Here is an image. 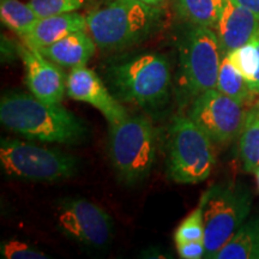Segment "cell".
I'll use <instances>...</instances> for the list:
<instances>
[{
	"mask_svg": "<svg viewBox=\"0 0 259 259\" xmlns=\"http://www.w3.org/2000/svg\"><path fill=\"white\" fill-rule=\"evenodd\" d=\"M0 121L10 131L47 143L76 144L88 136L85 124L60 102L42 101L19 90L3 94Z\"/></svg>",
	"mask_w": 259,
	"mask_h": 259,
	"instance_id": "6da1fadb",
	"label": "cell"
},
{
	"mask_svg": "<svg viewBox=\"0 0 259 259\" xmlns=\"http://www.w3.org/2000/svg\"><path fill=\"white\" fill-rule=\"evenodd\" d=\"M158 6L141 0H103L87 16L88 32L97 48L119 51L141 44L158 29Z\"/></svg>",
	"mask_w": 259,
	"mask_h": 259,
	"instance_id": "7a4b0ae2",
	"label": "cell"
},
{
	"mask_svg": "<svg viewBox=\"0 0 259 259\" xmlns=\"http://www.w3.org/2000/svg\"><path fill=\"white\" fill-rule=\"evenodd\" d=\"M106 78L120 102L153 111L169 99L170 64L163 54L145 53L118 61L107 69Z\"/></svg>",
	"mask_w": 259,
	"mask_h": 259,
	"instance_id": "3957f363",
	"label": "cell"
},
{
	"mask_svg": "<svg viewBox=\"0 0 259 259\" xmlns=\"http://www.w3.org/2000/svg\"><path fill=\"white\" fill-rule=\"evenodd\" d=\"M108 153L119 179L128 185L142 183L156 158V128L143 116H127L118 124H109Z\"/></svg>",
	"mask_w": 259,
	"mask_h": 259,
	"instance_id": "277c9868",
	"label": "cell"
},
{
	"mask_svg": "<svg viewBox=\"0 0 259 259\" xmlns=\"http://www.w3.org/2000/svg\"><path fill=\"white\" fill-rule=\"evenodd\" d=\"M222 57L213 29L187 23L179 41L178 88L184 99H196L216 88Z\"/></svg>",
	"mask_w": 259,
	"mask_h": 259,
	"instance_id": "5b68a950",
	"label": "cell"
},
{
	"mask_svg": "<svg viewBox=\"0 0 259 259\" xmlns=\"http://www.w3.org/2000/svg\"><path fill=\"white\" fill-rule=\"evenodd\" d=\"M213 142L190 116H174L169 127L167 173L178 184L205 181L215 166Z\"/></svg>",
	"mask_w": 259,
	"mask_h": 259,
	"instance_id": "8992f818",
	"label": "cell"
},
{
	"mask_svg": "<svg viewBox=\"0 0 259 259\" xmlns=\"http://www.w3.org/2000/svg\"><path fill=\"white\" fill-rule=\"evenodd\" d=\"M203 203L205 257L215 258L250 215L252 194L239 184H218L206 190Z\"/></svg>",
	"mask_w": 259,
	"mask_h": 259,
	"instance_id": "52a82bcc",
	"label": "cell"
},
{
	"mask_svg": "<svg viewBox=\"0 0 259 259\" xmlns=\"http://www.w3.org/2000/svg\"><path fill=\"white\" fill-rule=\"evenodd\" d=\"M0 164L9 177L29 181L65 180L78 169L72 155L11 138L0 142Z\"/></svg>",
	"mask_w": 259,
	"mask_h": 259,
	"instance_id": "ba28073f",
	"label": "cell"
},
{
	"mask_svg": "<svg viewBox=\"0 0 259 259\" xmlns=\"http://www.w3.org/2000/svg\"><path fill=\"white\" fill-rule=\"evenodd\" d=\"M57 223L67 238L97 250L107 247L114 234L111 215L83 198L63 200L57 208Z\"/></svg>",
	"mask_w": 259,
	"mask_h": 259,
	"instance_id": "9c48e42d",
	"label": "cell"
},
{
	"mask_svg": "<svg viewBox=\"0 0 259 259\" xmlns=\"http://www.w3.org/2000/svg\"><path fill=\"white\" fill-rule=\"evenodd\" d=\"M231 97L210 89L197 96L189 116L216 144H228L240 136L247 111Z\"/></svg>",
	"mask_w": 259,
	"mask_h": 259,
	"instance_id": "30bf717a",
	"label": "cell"
},
{
	"mask_svg": "<svg viewBox=\"0 0 259 259\" xmlns=\"http://www.w3.org/2000/svg\"><path fill=\"white\" fill-rule=\"evenodd\" d=\"M66 94L76 101L88 103L105 116L109 124H118L127 118V113L95 71L84 65L74 67L67 76Z\"/></svg>",
	"mask_w": 259,
	"mask_h": 259,
	"instance_id": "8fae6325",
	"label": "cell"
},
{
	"mask_svg": "<svg viewBox=\"0 0 259 259\" xmlns=\"http://www.w3.org/2000/svg\"><path fill=\"white\" fill-rule=\"evenodd\" d=\"M18 57L23 63L29 92L42 101L59 103L66 93L67 80L59 65L25 44L18 45Z\"/></svg>",
	"mask_w": 259,
	"mask_h": 259,
	"instance_id": "7c38bea8",
	"label": "cell"
},
{
	"mask_svg": "<svg viewBox=\"0 0 259 259\" xmlns=\"http://www.w3.org/2000/svg\"><path fill=\"white\" fill-rule=\"evenodd\" d=\"M258 28L259 18L253 12L234 0H227L213 30L218 35L223 54H228L247 44Z\"/></svg>",
	"mask_w": 259,
	"mask_h": 259,
	"instance_id": "4fadbf2b",
	"label": "cell"
},
{
	"mask_svg": "<svg viewBox=\"0 0 259 259\" xmlns=\"http://www.w3.org/2000/svg\"><path fill=\"white\" fill-rule=\"evenodd\" d=\"M82 30L88 31L87 16L80 15L77 11L67 12L41 17L22 40L27 46L40 50L56 44L72 32Z\"/></svg>",
	"mask_w": 259,
	"mask_h": 259,
	"instance_id": "5bb4252c",
	"label": "cell"
},
{
	"mask_svg": "<svg viewBox=\"0 0 259 259\" xmlns=\"http://www.w3.org/2000/svg\"><path fill=\"white\" fill-rule=\"evenodd\" d=\"M96 44L87 30L67 35L56 44L40 48L41 54L63 67L84 66L96 52ZM36 50V48H35Z\"/></svg>",
	"mask_w": 259,
	"mask_h": 259,
	"instance_id": "9a60e30c",
	"label": "cell"
},
{
	"mask_svg": "<svg viewBox=\"0 0 259 259\" xmlns=\"http://www.w3.org/2000/svg\"><path fill=\"white\" fill-rule=\"evenodd\" d=\"M259 258V218L245 221L213 259Z\"/></svg>",
	"mask_w": 259,
	"mask_h": 259,
	"instance_id": "2e32d148",
	"label": "cell"
},
{
	"mask_svg": "<svg viewBox=\"0 0 259 259\" xmlns=\"http://www.w3.org/2000/svg\"><path fill=\"white\" fill-rule=\"evenodd\" d=\"M227 0H176L177 14L186 23L213 29Z\"/></svg>",
	"mask_w": 259,
	"mask_h": 259,
	"instance_id": "e0dca14e",
	"label": "cell"
},
{
	"mask_svg": "<svg viewBox=\"0 0 259 259\" xmlns=\"http://www.w3.org/2000/svg\"><path fill=\"white\" fill-rule=\"evenodd\" d=\"M216 89L244 107L251 105L255 99L247 80L227 54L222 57Z\"/></svg>",
	"mask_w": 259,
	"mask_h": 259,
	"instance_id": "ac0fdd59",
	"label": "cell"
},
{
	"mask_svg": "<svg viewBox=\"0 0 259 259\" xmlns=\"http://www.w3.org/2000/svg\"><path fill=\"white\" fill-rule=\"evenodd\" d=\"M0 18L6 28L24 37L41 17L30 4L19 0H0Z\"/></svg>",
	"mask_w": 259,
	"mask_h": 259,
	"instance_id": "d6986e66",
	"label": "cell"
},
{
	"mask_svg": "<svg viewBox=\"0 0 259 259\" xmlns=\"http://www.w3.org/2000/svg\"><path fill=\"white\" fill-rule=\"evenodd\" d=\"M239 155L242 168L247 173H254L259 168V118L251 109L239 136Z\"/></svg>",
	"mask_w": 259,
	"mask_h": 259,
	"instance_id": "ffe728a7",
	"label": "cell"
},
{
	"mask_svg": "<svg viewBox=\"0 0 259 259\" xmlns=\"http://www.w3.org/2000/svg\"><path fill=\"white\" fill-rule=\"evenodd\" d=\"M176 245L190 241L204 242V219H203V203L199 200L198 206L187 215V218L178 226L174 233Z\"/></svg>",
	"mask_w": 259,
	"mask_h": 259,
	"instance_id": "44dd1931",
	"label": "cell"
},
{
	"mask_svg": "<svg viewBox=\"0 0 259 259\" xmlns=\"http://www.w3.org/2000/svg\"><path fill=\"white\" fill-rule=\"evenodd\" d=\"M227 56L242 73V76L247 80L248 85H251L259 69V58L253 44L248 41L244 46L231 52Z\"/></svg>",
	"mask_w": 259,
	"mask_h": 259,
	"instance_id": "7402d4cb",
	"label": "cell"
},
{
	"mask_svg": "<svg viewBox=\"0 0 259 259\" xmlns=\"http://www.w3.org/2000/svg\"><path fill=\"white\" fill-rule=\"evenodd\" d=\"M88 0H30L29 4L40 17L76 12L82 9Z\"/></svg>",
	"mask_w": 259,
	"mask_h": 259,
	"instance_id": "603a6c76",
	"label": "cell"
},
{
	"mask_svg": "<svg viewBox=\"0 0 259 259\" xmlns=\"http://www.w3.org/2000/svg\"><path fill=\"white\" fill-rule=\"evenodd\" d=\"M0 253L6 259H47L50 258L46 253L38 251L37 248L31 247L27 242L10 239L0 245Z\"/></svg>",
	"mask_w": 259,
	"mask_h": 259,
	"instance_id": "cb8c5ba5",
	"label": "cell"
},
{
	"mask_svg": "<svg viewBox=\"0 0 259 259\" xmlns=\"http://www.w3.org/2000/svg\"><path fill=\"white\" fill-rule=\"evenodd\" d=\"M178 254L183 259H199L205 257V246L203 241H190L177 245Z\"/></svg>",
	"mask_w": 259,
	"mask_h": 259,
	"instance_id": "d4e9b609",
	"label": "cell"
},
{
	"mask_svg": "<svg viewBox=\"0 0 259 259\" xmlns=\"http://www.w3.org/2000/svg\"><path fill=\"white\" fill-rule=\"evenodd\" d=\"M252 44H253V46L255 47V51H257L258 53V58H259V28L257 29V31L254 32V35L252 36V38L250 40ZM250 88L252 90V93L254 94L255 96L259 95V69H258V72L255 74V78L252 84L250 85Z\"/></svg>",
	"mask_w": 259,
	"mask_h": 259,
	"instance_id": "484cf974",
	"label": "cell"
},
{
	"mask_svg": "<svg viewBox=\"0 0 259 259\" xmlns=\"http://www.w3.org/2000/svg\"><path fill=\"white\" fill-rule=\"evenodd\" d=\"M234 2L250 10L259 18V0H234Z\"/></svg>",
	"mask_w": 259,
	"mask_h": 259,
	"instance_id": "4316f807",
	"label": "cell"
},
{
	"mask_svg": "<svg viewBox=\"0 0 259 259\" xmlns=\"http://www.w3.org/2000/svg\"><path fill=\"white\" fill-rule=\"evenodd\" d=\"M141 2H143V3H145V4H149V5L158 6L163 3V0H141Z\"/></svg>",
	"mask_w": 259,
	"mask_h": 259,
	"instance_id": "83f0119b",
	"label": "cell"
},
{
	"mask_svg": "<svg viewBox=\"0 0 259 259\" xmlns=\"http://www.w3.org/2000/svg\"><path fill=\"white\" fill-rule=\"evenodd\" d=\"M251 109V111L252 112H253L254 113V114L255 115H257L258 116V118H259V100H258V101L257 102H255L254 103V106L253 107H252V108H250Z\"/></svg>",
	"mask_w": 259,
	"mask_h": 259,
	"instance_id": "f1b7e54d",
	"label": "cell"
},
{
	"mask_svg": "<svg viewBox=\"0 0 259 259\" xmlns=\"http://www.w3.org/2000/svg\"><path fill=\"white\" fill-rule=\"evenodd\" d=\"M254 176H255V181H257V187H258V191H259V168L254 171Z\"/></svg>",
	"mask_w": 259,
	"mask_h": 259,
	"instance_id": "f546056e",
	"label": "cell"
}]
</instances>
